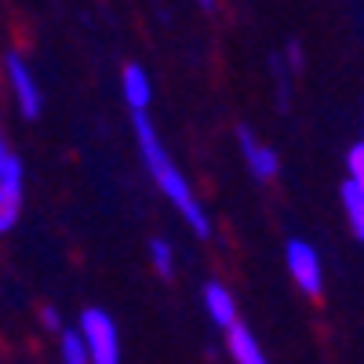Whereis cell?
<instances>
[{
  "mask_svg": "<svg viewBox=\"0 0 364 364\" xmlns=\"http://www.w3.org/2000/svg\"><path fill=\"white\" fill-rule=\"evenodd\" d=\"M132 128H135V142H139V157L149 171V178L157 182V190L175 204V211L182 215V223H186L200 240L211 237V219H208V211L204 204L197 200L193 186H190V178L178 171V164L171 161L168 154V146L161 142L157 128H154V120H149V113H132Z\"/></svg>",
  "mask_w": 364,
  "mask_h": 364,
  "instance_id": "6da1fadb",
  "label": "cell"
},
{
  "mask_svg": "<svg viewBox=\"0 0 364 364\" xmlns=\"http://www.w3.org/2000/svg\"><path fill=\"white\" fill-rule=\"evenodd\" d=\"M77 336L84 339L91 364H120V331H117V321L106 310H99V306L80 310Z\"/></svg>",
  "mask_w": 364,
  "mask_h": 364,
  "instance_id": "7a4b0ae2",
  "label": "cell"
},
{
  "mask_svg": "<svg viewBox=\"0 0 364 364\" xmlns=\"http://www.w3.org/2000/svg\"><path fill=\"white\" fill-rule=\"evenodd\" d=\"M284 266L291 273V281L299 284V291L306 299H321L324 295V269H321V252L302 237H291L284 245Z\"/></svg>",
  "mask_w": 364,
  "mask_h": 364,
  "instance_id": "3957f363",
  "label": "cell"
},
{
  "mask_svg": "<svg viewBox=\"0 0 364 364\" xmlns=\"http://www.w3.org/2000/svg\"><path fill=\"white\" fill-rule=\"evenodd\" d=\"M4 70H8V84L15 91V102H18L22 117L26 120H37L41 117V106H44V95H41V84H37L33 70H29V63H26L18 51H11L4 58Z\"/></svg>",
  "mask_w": 364,
  "mask_h": 364,
  "instance_id": "277c9868",
  "label": "cell"
},
{
  "mask_svg": "<svg viewBox=\"0 0 364 364\" xmlns=\"http://www.w3.org/2000/svg\"><path fill=\"white\" fill-rule=\"evenodd\" d=\"M237 146H240V157H245L252 178H259V182H273V178L281 175V157H277V149L266 146V142H259V135H255L248 124H240V128H237Z\"/></svg>",
  "mask_w": 364,
  "mask_h": 364,
  "instance_id": "5b68a950",
  "label": "cell"
},
{
  "mask_svg": "<svg viewBox=\"0 0 364 364\" xmlns=\"http://www.w3.org/2000/svg\"><path fill=\"white\" fill-rule=\"evenodd\" d=\"M200 299H204V310H208V317L215 321L223 331L226 328H233L240 317H237V299H233V291L223 284V281H208L204 284V291H200Z\"/></svg>",
  "mask_w": 364,
  "mask_h": 364,
  "instance_id": "8992f818",
  "label": "cell"
},
{
  "mask_svg": "<svg viewBox=\"0 0 364 364\" xmlns=\"http://www.w3.org/2000/svg\"><path fill=\"white\" fill-rule=\"evenodd\" d=\"M226 353H230L233 364H269V357L262 353L259 339L252 336V328L240 324V321L233 328H226Z\"/></svg>",
  "mask_w": 364,
  "mask_h": 364,
  "instance_id": "52a82bcc",
  "label": "cell"
},
{
  "mask_svg": "<svg viewBox=\"0 0 364 364\" xmlns=\"http://www.w3.org/2000/svg\"><path fill=\"white\" fill-rule=\"evenodd\" d=\"M120 91H124V102L132 106V113H146L149 102H154V84H149V73L139 63L124 66V73H120Z\"/></svg>",
  "mask_w": 364,
  "mask_h": 364,
  "instance_id": "ba28073f",
  "label": "cell"
},
{
  "mask_svg": "<svg viewBox=\"0 0 364 364\" xmlns=\"http://www.w3.org/2000/svg\"><path fill=\"white\" fill-rule=\"evenodd\" d=\"M339 197H343V211H346V219H350L353 237L364 240V190L353 186V182L346 178V182H343V190H339Z\"/></svg>",
  "mask_w": 364,
  "mask_h": 364,
  "instance_id": "9c48e42d",
  "label": "cell"
},
{
  "mask_svg": "<svg viewBox=\"0 0 364 364\" xmlns=\"http://www.w3.org/2000/svg\"><path fill=\"white\" fill-rule=\"evenodd\" d=\"M149 262H154V273H157L161 281H171L175 277V248L168 245L164 237L149 240Z\"/></svg>",
  "mask_w": 364,
  "mask_h": 364,
  "instance_id": "30bf717a",
  "label": "cell"
},
{
  "mask_svg": "<svg viewBox=\"0 0 364 364\" xmlns=\"http://www.w3.org/2000/svg\"><path fill=\"white\" fill-rule=\"evenodd\" d=\"M58 364H91L87 350H84V339L77 336V328H66L63 336H58Z\"/></svg>",
  "mask_w": 364,
  "mask_h": 364,
  "instance_id": "8fae6325",
  "label": "cell"
},
{
  "mask_svg": "<svg viewBox=\"0 0 364 364\" xmlns=\"http://www.w3.org/2000/svg\"><path fill=\"white\" fill-rule=\"evenodd\" d=\"M18 211H22V193H15V190H0V233L15 230Z\"/></svg>",
  "mask_w": 364,
  "mask_h": 364,
  "instance_id": "7c38bea8",
  "label": "cell"
},
{
  "mask_svg": "<svg viewBox=\"0 0 364 364\" xmlns=\"http://www.w3.org/2000/svg\"><path fill=\"white\" fill-rule=\"evenodd\" d=\"M22 182H26V171H22V161L15 154H8L0 161V190H15L22 193Z\"/></svg>",
  "mask_w": 364,
  "mask_h": 364,
  "instance_id": "4fadbf2b",
  "label": "cell"
},
{
  "mask_svg": "<svg viewBox=\"0 0 364 364\" xmlns=\"http://www.w3.org/2000/svg\"><path fill=\"white\" fill-rule=\"evenodd\" d=\"M346 171H350V182H353V186L364 190V142L350 146V154H346Z\"/></svg>",
  "mask_w": 364,
  "mask_h": 364,
  "instance_id": "5bb4252c",
  "label": "cell"
},
{
  "mask_svg": "<svg viewBox=\"0 0 364 364\" xmlns=\"http://www.w3.org/2000/svg\"><path fill=\"white\" fill-rule=\"evenodd\" d=\"M41 324L48 328V331H55V336H63V317H58V310L55 306H41Z\"/></svg>",
  "mask_w": 364,
  "mask_h": 364,
  "instance_id": "9a60e30c",
  "label": "cell"
},
{
  "mask_svg": "<svg viewBox=\"0 0 364 364\" xmlns=\"http://www.w3.org/2000/svg\"><path fill=\"white\" fill-rule=\"evenodd\" d=\"M284 55H288V63H291L295 70H302V51H299V44H295V41L288 44V51H284Z\"/></svg>",
  "mask_w": 364,
  "mask_h": 364,
  "instance_id": "2e32d148",
  "label": "cell"
},
{
  "mask_svg": "<svg viewBox=\"0 0 364 364\" xmlns=\"http://www.w3.org/2000/svg\"><path fill=\"white\" fill-rule=\"evenodd\" d=\"M8 154H11V149H8V142H4V135H0V161H4Z\"/></svg>",
  "mask_w": 364,
  "mask_h": 364,
  "instance_id": "e0dca14e",
  "label": "cell"
},
{
  "mask_svg": "<svg viewBox=\"0 0 364 364\" xmlns=\"http://www.w3.org/2000/svg\"><path fill=\"white\" fill-rule=\"evenodd\" d=\"M197 4H200V8H208V11H211V8H215V4H219V0H197Z\"/></svg>",
  "mask_w": 364,
  "mask_h": 364,
  "instance_id": "ac0fdd59",
  "label": "cell"
}]
</instances>
